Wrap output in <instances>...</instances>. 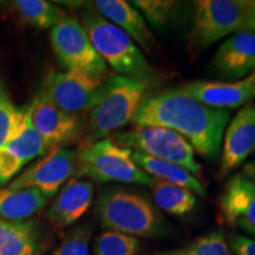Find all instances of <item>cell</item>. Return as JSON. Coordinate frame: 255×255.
Segmentation results:
<instances>
[{"label":"cell","mask_w":255,"mask_h":255,"mask_svg":"<svg viewBox=\"0 0 255 255\" xmlns=\"http://www.w3.org/2000/svg\"><path fill=\"white\" fill-rule=\"evenodd\" d=\"M229 120L228 110L207 107L174 89L145 96L131 122L137 127L165 128L177 132L197 154L214 161Z\"/></svg>","instance_id":"6da1fadb"},{"label":"cell","mask_w":255,"mask_h":255,"mask_svg":"<svg viewBox=\"0 0 255 255\" xmlns=\"http://www.w3.org/2000/svg\"><path fill=\"white\" fill-rule=\"evenodd\" d=\"M81 19L96 51L120 76L144 83L149 88L157 84L156 71L126 32L92 7L84 9Z\"/></svg>","instance_id":"7a4b0ae2"},{"label":"cell","mask_w":255,"mask_h":255,"mask_svg":"<svg viewBox=\"0 0 255 255\" xmlns=\"http://www.w3.org/2000/svg\"><path fill=\"white\" fill-rule=\"evenodd\" d=\"M194 5L189 39L191 52H200L229 34L255 33L253 0H200Z\"/></svg>","instance_id":"3957f363"},{"label":"cell","mask_w":255,"mask_h":255,"mask_svg":"<svg viewBox=\"0 0 255 255\" xmlns=\"http://www.w3.org/2000/svg\"><path fill=\"white\" fill-rule=\"evenodd\" d=\"M104 228L130 237L156 238L164 232V220L150 201L124 189L105 190L96 207Z\"/></svg>","instance_id":"277c9868"},{"label":"cell","mask_w":255,"mask_h":255,"mask_svg":"<svg viewBox=\"0 0 255 255\" xmlns=\"http://www.w3.org/2000/svg\"><path fill=\"white\" fill-rule=\"evenodd\" d=\"M148 89L144 83L120 75L105 79L90 110V142L104 138L131 122Z\"/></svg>","instance_id":"5b68a950"},{"label":"cell","mask_w":255,"mask_h":255,"mask_svg":"<svg viewBox=\"0 0 255 255\" xmlns=\"http://www.w3.org/2000/svg\"><path fill=\"white\" fill-rule=\"evenodd\" d=\"M77 152L79 177L96 182L137 183L150 186L152 177L144 173L131 157L132 151L110 138L87 142Z\"/></svg>","instance_id":"8992f818"},{"label":"cell","mask_w":255,"mask_h":255,"mask_svg":"<svg viewBox=\"0 0 255 255\" xmlns=\"http://www.w3.org/2000/svg\"><path fill=\"white\" fill-rule=\"evenodd\" d=\"M113 141L131 151L176 164L194 176L201 175V165L196 161L195 150L190 143L177 132L165 128L136 126L116 133Z\"/></svg>","instance_id":"52a82bcc"},{"label":"cell","mask_w":255,"mask_h":255,"mask_svg":"<svg viewBox=\"0 0 255 255\" xmlns=\"http://www.w3.org/2000/svg\"><path fill=\"white\" fill-rule=\"evenodd\" d=\"M50 39L55 56L66 70L82 72L101 82L107 79V63L96 51L77 19L66 17L51 28Z\"/></svg>","instance_id":"ba28073f"},{"label":"cell","mask_w":255,"mask_h":255,"mask_svg":"<svg viewBox=\"0 0 255 255\" xmlns=\"http://www.w3.org/2000/svg\"><path fill=\"white\" fill-rule=\"evenodd\" d=\"M77 170V152L71 149L57 146L49 150L46 156L36 164L27 168L7 187L9 191L28 188L38 189L44 195L53 197L70 177Z\"/></svg>","instance_id":"9c48e42d"},{"label":"cell","mask_w":255,"mask_h":255,"mask_svg":"<svg viewBox=\"0 0 255 255\" xmlns=\"http://www.w3.org/2000/svg\"><path fill=\"white\" fill-rule=\"evenodd\" d=\"M102 83L82 72L52 71L44 81L40 92L57 108L77 115L91 110L97 101Z\"/></svg>","instance_id":"30bf717a"},{"label":"cell","mask_w":255,"mask_h":255,"mask_svg":"<svg viewBox=\"0 0 255 255\" xmlns=\"http://www.w3.org/2000/svg\"><path fill=\"white\" fill-rule=\"evenodd\" d=\"M28 108L31 122L49 150L73 142L81 132L82 126L78 115L65 113L57 108L40 91Z\"/></svg>","instance_id":"8fae6325"},{"label":"cell","mask_w":255,"mask_h":255,"mask_svg":"<svg viewBox=\"0 0 255 255\" xmlns=\"http://www.w3.org/2000/svg\"><path fill=\"white\" fill-rule=\"evenodd\" d=\"M176 90L207 107L215 109H235L246 105L255 98L253 75L237 82H188Z\"/></svg>","instance_id":"7c38bea8"},{"label":"cell","mask_w":255,"mask_h":255,"mask_svg":"<svg viewBox=\"0 0 255 255\" xmlns=\"http://www.w3.org/2000/svg\"><path fill=\"white\" fill-rule=\"evenodd\" d=\"M49 149L31 122L28 105L18 131L0 148V184L8 182L32 159L46 155Z\"/></svg>","instance_id":"4fadbf2b"},{"label":"cell","mask_w":255,"mask_h":255,"mask_svg":"<svg viewBox=\"0 0 255 255\" xmlns=\"http://www.w3.org/2000/svg\"><path fill=\"white\" fill-rule=\"evenodd\" d=\"M255 151V105L248 103L232 120L223 137L220 178L241 167Z\"/></svg>","instance_id":"5bb4252c"},{"label":"cell","mask_w":255,"mask_h":255,"mask_svg":"<svg viewBox=\"0 0 255 255\" xmlns=\"http://www.w3.org/2000/svg\"><path fill=\"white\" fill-rule=\"evenodd\" d=\"M255 70V33L240 32L226 39L212 60V72L216 77L241 81Z\"/></svg>","instance_id":"9a60e30c"},{"label":"cell","mask_w":255,"mask_h":255,"mask_svg":"<svg viewBox=\"0 0 255 255\" xmlns=\"http://www.w3.org/2000/svg\"><path fill=\"white\" fill-rule=\"evenodd\" d=\"M220 210L226 222L245 232H255V182L239 174L228 181L220 200Z\"/></svg>","instance_id":"2e32d148"},{"label":"cell","mask_w":255,"mask_h":255,"mask_svg":"<svg viewBox=\"0 0 255 255\" xmlns=\"http://www.w3.org/2000/svg\"><path fill=\"white\" fill-rule=\"evenodd\" d=\"M94 7L102 17L116 25L136 41L146 53L154 52L156 40L144 17L130 2L124 0H97Z\"/></svg>","instance_id":"e0dca14e"},{"label":"cell","mask_w":255,"mask_h":255,"mask_svg":"<svg viewBox=\"0 0 255 255\" xmlns=\"http://www.w3.org/2000/svg\"><path fill=\"white\" fill-rule=\"evenodd\" d=\"M94 200V184L73 178L59 191L47 212V219L55 228H65L84 216Z\"/></svg>","instance_id":"ac0fdd59"},{"label":"cell","mask_w":255,"mask_h":255,"mask_svg":"<svg viewBox=\"0 0 255 255\" xmlns=\"http://www.w3.org/2000/svg\"><path fill=\"white\" fill-rule=\"evenodd\" d=\"M131 157L133 162L149 176L175 184V186L186 188L196 195L203 197L207 196L205 184L186 169L178 167L176 164L159 161L157 158L150 157V156L141 154V152L132 151Z\"/></svg>","instance_id":"d6986e66"},{"label":"cell","mask_w":255,"mask_h":255,"mask_svg":"<svg viewBox=\"0 0 255 255\" xmlns=\"http://www.w3.org/2000/svg\"><path fill=\"white\" fill-rule=\"evenodd\" d=\"M34 222H11L0 218V255H39Z\"/></svg>","instance_id":"ffe728a7"},{"label":"cell","mask_w":255,"mask_h":255,"mask_svg":"<svg viewBox=\"0 0 255 255\" xmlns=\"http://www.w3.org/2000/svg\"><path fill=\"white\" fill-rule=\"evenodd\" d=\"M150 189L156 206L174 216H184L191 213L196 206V196L186 188L164 182L152 177Z\"/></svg>","instance_id":"44dd1931"},{"label":"cell","mask_w":255,"mask_h":255,"mask_svg":"<svg viewBox=\"0 0 255 255\" xmlns=\"http://www.w3.org/2000/svg\"><path fill=\"white\" fill-rule=\"evenodd\" d=\"M49 200V197L34 188L11 191L0 205V218L11 222H24L40 212Z\"/></svg>","instance_id":"7402d4cb"},{"label":"cell","mask_w":255,"mask_h":255,"mask_svg":"<svg viewBox=\"0 0 255 255\" xmlns=\"http://www.w3.org/2000/svg\"><path fill=\"white\" fill-rule=\"evenodd\" d=\"M12 7L25 23L41 30L53 28L66 18L59 6L45 0H15Z\"/></svg>","instance_id":"603a6c76"},{"label":"cell","mask_w":255,"mask_h":255,"mask_svg":"<svg viewBox=\"0 0 255 255\" xmlns=\"http://www.w3.org/2000/svg\"><path fill=\"white\" fill-rule=\"evenodd\" d=\"M144 15L156 31H163L176 18L180 2L171 0H133L130 1Z\"/></svg>","instance_id":"cb8c5ba5"},{"label":"cell","mask_w":255,"mask_h":255,"mask_svg":"<svg viewBox=\"0 0 255 255\" xmlns=\"http://www.w3.org/2000/svg\"><path fill=\"white\" fill-rule=\"evenodd\" d=\"M25 110L26 107L18 108L13 103L4 82L0 79V148L17 133Z\"/></svg>","instance_id":"d4e9b609"},{"label":"cell","mask_w":255,"mask_h":255,"mask_svg":"<svg viewBox=\"0 0 255 255\" xmlns=\"http://www.w3.org/2000/svg\"><path fill=\"white\" fill-rule=\"evenodd\" d=\"M139 246L137 238L107 231L96 238L94 255H137Z\"/></svg>","instance_id":"484cf974"},{"label":"cell","mask_w":255,"mask_h":255,"mask_svg":"<svg viewBox=\"0 0 255 255\" xmlns=\"http://www.w3.org/2000/svg\"><path fill=\"white\" fill-rule=\"evenodd\" d=\"M175 255H232L227 240L222 232H214L197 239L182 251L174 252Z\"/></svg>","instance_id":"4316f807"},{"label":"cell","mask_w":255,"mask_h":255,"mask_svg":"<svg viewBox=\"0 0 255 255\" xmlns=\"http://www.w3.org/2000/svg\"><path fill=\"white\" fill-rule=\"evenodd\" d=\"M94 227L90 223L79 226L62 244L52 255H90V241Z\"/></svg>","instance_id":"83f0119b"},{"label":"cell","mask_w":255,"mask_h":255,"mask_svg":"<svg viewBox=\"0 0 255 255\" xmlns=\"http://www.w3.org/2000/svg\"><path fill=\"white\" fill-rule=\"evenodd\" d=\"M231 247L235 255H255V240L244 235H233Z\"/></svg>","instance_id":"f1b7e54d"},{"label":"cell","mask_w":255,"mask_h":255,"mask_svg":"<svg viewBox=\"0 0 255 255\" xmlns=\"http://www.w3.org/2000/svg\"><path fill=\"white\" fill-rule=\"evenodd\" d=\"M242 174L255 182V161H251L247 164H245L244 169H242Z\"/></svg>","instance_id":"f546056e"},{"label":"cell","mask_w":255,"mask_h":255,"mask_svg":"<svg viewBox=\"0 0 255 255\" xmlns=\"http://www.w3.org/2000/svg\"><path fill=\"white\" fill-rule=\"evenodd\" d=\"M9 194H11V191H9L7 188H6V189H0V205L4 202V201L6 200V197H7Z\"/></svg>","instance_id":"4dcf8cb0"},{"label":"cell","mask_w":255,"mask_h":255,"mask_svg":"<svg viewBox=\"0 0 255 255\" xmlns=\"http://www.w3.org/2000/svg\"><path fill=\"white\" fill-rule=\"evenodd\" d=\"M159 255H175V253H165V254H159Z\"/></svg>","instance_id":"1f68e13d"},{"label":"cell","mask_w":255,"mask_h":255,"mask_svg":"<svg viewBox=\"0 0 255 255\" xmlns=\"http://www.w3.org/2000/svg\"><path fill=\"white\" fill-rule=\"evenodd\" d=\"M252 75H253V77H254V81H255V70L253 72H252Z\"/></svg>","instance_id":"d6a6232c"},{"label":"cell","mask_w":255,"mask_h":255,"mask_svg":"<svg viewBox=\"0 0 255 255\" xmlns=\"http://www.w3.org/2000/svg\"><path fill=\"white\" fill-rule=\"evenodd\" d=\"M251 235H253V237H255V232L254 233H252V234Z\"/></svg>","instance_id":"836d02e7"}]
</instances>
